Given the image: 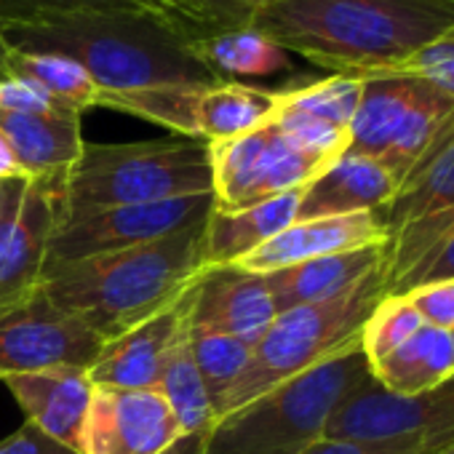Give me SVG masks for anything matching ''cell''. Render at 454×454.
<instances>
[{
	"instance_id": "obj_1",
	"label": "cell",
	"mask_w": 454,
	"mask_h": 454,
	"mask_svg": "<svg viewBox=\"0 0 454 454\" xmlns=\"http://www.w3.org/2000/svg\"><path fill=\"white\" fill-rule=\"evenodd\" d=\"M454 25V0H273L252 30L332 75H387Z\"/></svg>"
},
{
	"instance_id": "obj_2",
	"label": "cell",
	"mask_w": 454,
	"mask_h": 454,
	"mask_svg": "<svg viewBox=\"0 0 454 454\" xmlns=\"http://www.w3.org/2000/svg\"><path fill=\"white\" fill-rule=\"evenodd\" d=\"M9 51L57 54L78 62L99 91L222 83L195 54L198 35L163 12L78 14L35 25H4Z\"/></svg>"
},
{
	"instance_id": "obj_3",
	"label": "cell",
	"mask_w": 454,
	"mask_h": 454,
	"mask_svg": "<svg viewBox=\"0 0 454 454\" xmlns=\"http://www.w3.org/2000/svg\"><path fill=\"white\" fill-rule=\"evenodd\" d=\"M203 227L198 222L142 247L46 265L41 292L110 342L163 310L200 276Z\"/></svg>"
},
{
	"instance_id": "obj_4",
	"label": "cell",
	"mask_w": 454,
	"mask_h": 454,
	"mask_svg": "<svg viewBox=\"0 0 454 454\" xmlns=\"http://www.w3.org/2000/svg\"><path fill=\"white\" fill-rule=\"evenodd\" d=\"M372 380L361 342L211 422L203 454H300L324 438L337 406Z\"/></svg>"
},
{
	"instance_id": "obj_5",
	"label": "cell",
	"mask_w": 454,
	"mask_h": 454,
	"mask_svg": "<svg viewBox=\"0 0 454 454\" xmlns=\"http://www.w3.org/2000/svg\"><path fill=\"white\" fill-rule=\"evenodd\" d=\"M200 192H211L208 142L190 137L126 145L86 142L59 182V219Z\"/></svg>"
},
{
	"instance_id": "obj_6",
	"label": "cell",
	"mask_w": 454,
	"mask_h": 454,
	"mask_svg": "<svg viewBox=\"0 0 454 454\" xmlns=\"http://www.w3.org/2000/svg\"><path fill=\"white\" fill-rule=\"evenodd\" d=\"M382 297V276L374 270L332 300L278 313L262 340L252 348V358L241 377L214 406V419L356 345L364 321Z\"/></svg>"
},
{
	"instance_id": "obj_7",
	"label": "cell",
	"mask_w": 454,
	"mask_h": 454,
	"mask_svg": "<svg viewBox=\"0 0 454 454\" xmlns=\"http://www.w3.org/2000/svg\"><path fill=\"white\" fill-rule=\"evenodd\" d=\"M385 222L382 292L401 294L411 273L454 231V129L380 211Z\"/></svg>"
},
{
	"instance_id": "obj_8",
	"label": "cell",
	"mask_w": 454,
	"mask_h": 454,
	"mask_svg": "<svg viewBox=\"0 0 454 454\" xmlns=\"http://www.w3.org/2000/svg\"><path fill=\"white\" fill-rule=\"evenodd\" d=\"M324 438L403 443L422 454H438L454 443V377L419 395H395L366 380L337 406Z\"/></svg>"
},
{
	"instance_id": "obj_9",
	"label": "cell",
	"mask_w": 454,
	"mask_h": 454,
	"mask_svg": "<svg viewBox=\"0 0 454 454\" xmlns=\"http://www.w3.org/2000/svg\"><path fill=\"white\" fill-rule=\"evenodd\" d=\"M211 192L216 208L236 211L313 182L329 163L292 142L276 121L236 139L211 142Z\"/></svg>"
},
{
	"instance_id": "obj_10",
	"label": "cell",
	"mask_w": 454,
	"mask_h": 454,
	"mask_svg": "<svg viewBox=\"0 0 454 454\" xmlns=\"http://www.w3.org/2000/svg\"><path fill=\"white\" fill-rule=\"evenodd\" d=\"M214 206V192H200L59 219L51 233L46 265L75 262L158 241L184 231L190 224L206 222Z\"/></svg>"
},
{
	"instance_id": "obj_11",
	"label": "cell",
	"mask_w": 454,
	"mask_h": 454,
	"mask_svg": "<svg viewBox=\"0 0 454 454\" xmlns=\"http://www.w3.org/2000/svg\"><path fill=\"white\" fill-rule=\"evenodd\" d=\"M105 340L57 308L41 289L0 313V377L51 369L89 372Z\"/></svg>"
},
{
	"instance_id": "obj_12",
	"label": "cell",
	"mask_w": 454,
	"mask_h": 454,
	"mask_svg": "<svg viewBox=\"0 0 454 454\" xmlns=\"http://www.w3.org/2000/svg\"><path fill=\"white\" fill-rule=\"evenodd\" d=\"M59 182L30 179L22 203L0 224V313L30 300L43 284L59 222Z\"/></svg>"
},
{
	"instance_id": "obj_13",
	"label": "cell",
	"mask_w": 454,
	"mask_h": 454,
	"mask_svg": "<svg viewBox=\"0 0 454 454\" xmlns=\"http://www.w3.org/2000/svg\"><path fill=\"white\" fill-rule=\"evenodd\" d=\"M179 425L158 390L94 387L81 454H160Z\"/></svg>"
},
{
	"instance_id": "obj_14",
	"label": "cell",
	"mask_w": 454,
	"mask_h": 454,
	"mask_svg": "<svg viewBox=\"0 0 454 454\" xmlns=\"http://www.w3.org/2000/svg\"><path fill=\"white\" fill-rule=\"evenodd\" d=\"M195 281L163 310H158L147 321L131 326L129 332L102 345L94 366L89 369V380L94 382V387H121V390L158 387L166 358L174 350L184 326L190 324Z\"/></svg>"
},
{
	"instance_id": "obj_15",
	"label": "cell",
	"mask_w": 454,
	"mask_h": 454,
	"mask_svg": "<svg viewBox=\"0 0 454 454\" xmlns=\"http://www.w3.org/2000/svg\"><path fill=\"white\" fill-rule=\"evenodd\" d=\"M276 316L278 313L262 273H252L239 265L200 270L190 313L195 329L231 334L254 348Z\"/></svg>"
},
{
	"instance_id": "obj_16",
	"label": "cell",
	"mask_w": 454,
	"mask_h": 454,
	"mask_svg": "<svg viewBox=\"0 0 454 454\" xmlns=\"http://www.w3.org/2000/svg\"><path fill=\"white\" fill-rule=\"evenodd\" d=\"M385 236H387V231H385V222H382L380 211L297 219L276 239H270L257 252H252L247 260H241L239 268L268 276L273 270L310 262L318 257L356 252V249H366V247H382Z\"/></svg>"
},
{
	"instance_id": "obj_17",
	"label": "cell",
	"mask_w": 454,
	"mask_h": 454,
	"mask_svg": "<svg viewBox=\"0 0 454 454\" xmlns=\"http://www.w3.org/2000/svg\"><path fill=\"white\" fill-rule=\"evenodd\" d=\"M14 393L17 403L25 409L27 422L38 425L46 435L81 451L83 425L94 395V382L89 372L78 369H51L33 374L0 377Z\"/></svg>"
},
{
	"instance_id": "obj_18",
	"label": "cell",
	"mask_w": 454,
	"mask_h": 454,
	"mask_svg": "<svg viewBox=\"0 0 454 454\" xmlns=\"http://www.w3.org/2000/svg\"><path fill=\"white\" fill-rule=\"evenodd\" d=\"M395 192V176L377 158L345 153L302 187L297 219L382 211Z\"/></svg>"
},
{
	"instance_id": "obj_19",
	"label": "cell",
	"mask_w": 454,
	"mask_h": 454,
	"mask_svg": "<svg viewBox=\"0 0 454 454\" xmlns=\"http://www.w3.org/2000/svg\"><path fill=\"white\" fill-rule=\"evenodd\" d=\"M300 195L302 187L236 211L214 206L203 227V268L239 265L262 244L286 231L297 222Z\"/></svg>"
},
{
	"instance_id": "obj_20",
	"label": "cell",
	"mask_w": 454,
	"mask_h": 454,
	"mask_svg": "<svg viewBox=\"0 0 454 454\" xmlns=\"http://www.w3.org/2000/svg\"><path fill=\"white\" fill-rule=\"evenodd\" d=\"M0 131L12 142L27 179H62L86 145L78 113L20 115L0 110Z\"/></svg>"
},
{
	"instance_id": "obj_21",
	"label": "cell",
	"mask_w": 454,
	"mask_h": 454,
	"mask_svg": "<svg viewBox=\"0 0 454 454\" xmlns=\"http://www.w3.org/2000/svg\"><path fill=\"white\" fill-rule=\"evenodd\" d=\"M382 268V247L329 254L310 262L289 265L265 276L276 313L332 300Z\"/></svg>"
},
{
	"instance_id": "obj_22",
	"label": "cell",
	"mask_w": 454,
	"mask_h": 454,
	"mask_svg": "<svg viewBox=\"0 0 454 454\" xmlns=\"http://www.w3.org/2000/svg\"><path fill=\"white\" fill-rule=\"evenodd\" d=\"M372 380L395 395H419L454 377V340L446 329L422 326L395 353L369 366Z\"/></svg>"
},
{
	"instance_id": "obj_23",
	"label": "cell",
	"mask_w": 454,
	"mask_h": 454,
	"mask_svg": "<svg viewBox=\"0 0 454 454\" xmlns=\"http://www.w3.org/2000/svg\"><path fill=\"white\" fill-rule=\"evenodd\" d=\"M417 91V78L406 75H369L364 78L361 99L350 123L348 153L382 158L390 147L411 99Z\"/></svg>"
},
{
	"instance_id": "obj_24",
	"label": "cell",
	"mask_w": 454,
	"mask_h": 454,
	"mask_svg": "<svg viewBox=\"0 0 454 454\" xmlns=\"http://www.w3.org/2000/svg\"><path fill=\"white\" fill-rule=\"evenodd\" d=\"M276 110L278 91L247 86L239 81L206 86L198 97V139L208 145L236 139L273 121Z\"/></svg>"
},
{
	"instance_id": "obj_25",
	"label": "cell",
	"mask_w": 454,
	"mask_h": 454,
	"mask_svg": "<svg viewBox=\"0 0 454 454\" xmlns=\"http://www.w3.org/2000/svg\"><path fill=\"white\" fill-rule=\"evenodd\" d=\"M200 62L219 78H262L289 70V54L252 27L214 33L192 43Z\"/></svg>"
},
{
	"instance_id": "obj_26",
	"label": "cell",
	"mask_w": 454,
	"mask_h": 454,
	"mask_svg": "<svg viewBox=\"0 0 454 454\" xmlns=\"http://www.w3.org/2000/svg\"><path fill=\"white\" fill-rule=\"evenodd\" d=\"M190 332H192V324L184 326L174 350L168 353L155 390L166 398L168 409L174 411L179 435L206 438L208 427L214 422V403H211V395H208V390L200 380V372L195 366Z\"/></svg>"
},
{
	"instance_id": "obj_27",
	"label": "cell",
	"mask_w": 454,
	"mask_h": 454,
	"mask_svg": "<svg viewBox=\"0 0 454 454\" xmlns=\"http://www.w3.org/2000/svg\"><path fill=\"white\" fill-rule=\"evenodd\" d=\"M0 78H25L81 115L83 110L97 107L99 99V86L94 83V78L78 62L57 54L9 51L0 62Z\"/></svg>"
},
{
	"instance_id": "obj_28",
	"label": "cell",
	"mask_w": 454,
	"mask_h": 454,
	"mask_svg": "<svg viewBox=\"0 0 454 454\" xmlns=\"http://www.w3.org/2000/svg\"><path fill=\"white\" fill-rule=\"evenodd\" d=\"M206 86H155L137 91H99L97 107H110L198 139V97ZM203 142V139H200Z\"/></svg>"
},
{
	"instance_id": "obj_29",
	"label": "cell",
	"mask_w": 454,
	"mask_h": 454,
	"mask_svg": "<svg viewBox=\"0 0 454 454\" xmlns=\"http://www.w3.org/2000/svg\"><path fill=\"white\" fill-rule=\"evenodd\" d=\"M361 89H364V78L332 75V78H321L297 89L278 91V105L350 131V123L361 99Z\"/></svg>"
},
{
	"instance_id": "obj_30",
	"label": "cell",
	"mask_w": 454,
	"mask_h": 454,
	"mask_svg": "<svg viewBox=\"0 0 454 454\" xmlns=\"http://www.w3.org/2000/svg\"><path fill=\"white\" fill-rule=\"evenodd\" d=\"M190 345H192V358L200 372V380L211 395V403L216 406L219 398L231 390V385L247 369V364L252 358V345H247L231 334L211 332V329H195V326L190 332Z\"/></svg>"
},
{
	"instance_id": "obj_31",
	"label": "cell",
	"mask_w": 454,
	"mask_h": 454,
	"mask_svg": "<svg viewBox=\"0 0 454 454\" xmlns=\"http://www.w3.org/2000/svg\"><path fill=\"white\" fill-rule=\"evenodd\" d=\"M113 12H163L176 17L163 0H0V27Z\"/></svg>"
},
{
	"instance_id": "obj_32",
	"label": "cell",
	"mask_w": 454,
	"mask_h": 454,
	"mask_svg": "<svg viewBox=\"0 0 454 454\" xmlns=\"http://www.w3.org/2000/svg\"><path fill=\"white\" fill-rule=\"evenodd\" d=\"M422 326H425V321L419 318V313L411 308V302L403 294H385L372 308L369 318L361 326V337H358L369 366L387 358L390 353H395Z\"/></svg>"
},
{
	"instance_id": "obj_33",
	"label": "cell",
	"mask_w": 454,
	"mask_h": 454,
	"mask_svg": "<svg viewBox=\"0 0 454 454\" xmlns=\"http://www.w3.org/2000/svg\"><path fill=\"white\" fill-rule=\"evenodd\" d=\"M174 14L198 35L231 33L252 25L254 14L273 0H168Z\"/></svg>"
},
{
	"instance_id": "obj_34",
	"label": "cell",
	"mask_w": 454,
	"mask_h": 454,
	"mask_svg": "<svg viewBox=\"0 0 454 454\" xmlns=\"http://www.w3.org/2000/svg\"><path fill=\"white\" fill-rule=\"evenodd\" d=\"M387 75H406V78H419L446 97L454 99V25L427 49L406 59L398 70Z\"/></svg>"
},
{
	"instance_id": "obj_35",
	"label": "cell",
	"mask_w": 454,
	"mask_h": 454,
	"mask_svg": "<svg viewBox=\"0 0 454 454\" xmlns=\"http://www.w3.org/2000/svg\"><path fill=\"white\" fill-rule=\"evenodd\" d=\"M0 110L20 115H49V113H75L59 99H54L41 86L25 78H0ZM81 115V113H78Z\"/></svg>"
},
{
	"instance_id": "obj_36",
	"label": "cell",
	"mask_w": 454,
	"mask_h": 454,
	"mask_svg": "<svg viewBox=\"0 0 454 454\" xmlns=\"http://www.w3.org/2000/svg\"><path fill=\"white\" fill-rule=\"evenodd\" d=\"M403 297L419 313L425 326L451 332V326H454V278L451 281L419 284V286L409 289Z\"/></svg>"
},
{
	"instance_id": "obj_37",
	"label": "cell",
	"mask_w": 454,
	"mask_h": 454,
	"mask_svg": "<svg viewBox=\"0 0 454 454\" xmlns=\"http://www.w3.org/2000/svg\"><path fill=\"white\" fill-rule=\"evenodd\" d=\"M0 454H81V451L46 435L38 425L25 422L17 433L0 441Z\"/></svg>"
},
{
	"instance_id": "obj_38",
	"label": "cell",
	"mask_w": 454,
	"mask_h": 454,
	"mask_svg": "<svg viewBox=\"0 0 454 454\" xmlns=\"http://www.w3.org/2000/svg\"><path fill=\"white\" fill-rule=\"evenodd\" d=\"M454 278V231L438 244V249L411 273V278L403 284L401 294L419 284H433V281H451Z\"/></svg>"
},
{
	"instance_id": "obj_39",
	"label": "cell",
	"mask_w": 454,
	"mask_h": 454,
	"mask_svg": "<svg viewBox=\"0 0 454 454\" xmlns=\"http://www.w3.org/2000/svg\"><path fill=\"white\" fill-rule=\"evenodd\" d=\"M300 454H422V451L403 443H356V441L321 438L308 449H302Z\"/></svg>"
},
{
	"instance_id": "obj_40",
	"label": "cell",
	"mask_w": 454,
	"mask_h": 454,
	"mask_svg": "<svg viewBox=\"0 0 454 454\" xmlns=\"http://www.w3.org/2000/svg\"><path fill=\"white\" fill-rule=\"evenodd\" d=\"M27 184H30L27 176H9V179H0V224H4V219L22 203V195H25Z\"/></svg>"
},
{
	"instance_id": "obj_41",
	"label": "cell",
	"mask_w": 454,
	"mask_h": 454,
	"mask_svg": "<svg viewBox=\"0 0 454 454\" xmlns=\"http://www.w3.org/2000/svg\"><path fill=\"white\" fill-rule=\"evenodd\" d=\"M9 176H25V174H22V168L17 163L12 142L6 139L4 131H0V179H9Z\"/></svg>"
},
{
	"instance_id": "obj_42",
	"label": "cell",
	"mask_w": 454,
	"mask_h": 454,
	"mask_svg": "<svg viewBox=\"0 0 454 454\" xmlns=\"http://www.w3.org/2000/svg\"><path fill=\"white\" fill-rule=\"evenodd\" d=\"M203 443L206 438H192V435H176L174 443L160 451V454H203Z\"/></svg>"
},
{
	"instance_id": "obj_43",
	"label": "cell",
	"mask_w": 454,
	"mask_h": 454,
	"mask_svg": "<svg viewBox=\"0 0 454 454\" xmlns=\"http://www.w3.org/2000/svg\"><path fill=\"white\" fill-rule=\"evenodd\" d=\"M9 54V49H6V43L4 41H0V62H4V57Z\"/></svg>"
},
{
	"instance_id": "obj_44",
	"label": "cell",
	"mask_w": 454,
	"mask_h": 454,
	"mask_svg": "<svg viewBox=\"0 0 454 454\" xmlns=\"http://www.w3.org/2000/svg\"><path fill=\"white\" fill-rule=\"evenodd\" d=\"M438 454H454V443H451V446H446V449H443V451H438Z\"/></svg>"
},
{
	"instance_id": "obj_45",
	"label": "cell",
	"mask_w": 454,
	"mask_h": 454,
	"mask_svg": "<svg viewBox=\"0 0 454 454\" xmlns=\"http://www.w3.org/2000/svg\"><path fill=\"white\" fill-rule=\"evenodd\" d=\"M163 4H166V6H168V9H171V4H168V0H163ZM171 12H174V9H171Z\"/></svg>"
},
{
	"instance_id": "obj_46",
	"label": "cell",
	"mask_w": 454,
	"mask_h": 454,
	"mask_svg": "<svg viewBox=\"0 0 454 454\" xmlns=\"http://www.w3.org/2000/svg\"><path fill=\"white\" fill-rule=\"evenodd\" d=\"M449 334H451V340H454V326H451V332H449Z\"/></svg>"
}]
</instances>
